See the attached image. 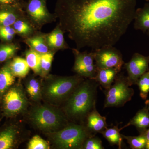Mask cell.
I'll return each instance as SVG.
<instances>
[{"label":"cell","mask_w":149,"mask_h":149,"mask_svg":"<svg viewBox=\"0 0 149 149\" xmlns=\"http://www.w3.org/2000/svg\"><path fill=\"white\" fill-rule=\"evenodd\" d=\"M47 134L57 148L62 149H82L85 140L92 135L86 126L73 123Z\"/></svg>","instance_id":"5b68a950"},{"label":"cell","mask_w":149,"mask_h":149,"mask_svg":"<svg viewBox=\"0 0 149 149\" xmlns=\"http://www.w3.org/2000/svg\"><path fill=\"white\" fill-rule=\"evenodd\" d=\"M26 92L30 98L35 102L40 101L42 98L43 85L38 78L29 77L25 83Z\"/></svg>","instance_id":"603a6c76"},{"label":"cell","mask_w":149,"mask_h":149,"mask_svg":"<svg viewBox=\"0 0 149 149\" xmlns=\"http://www.w3.org/2000/svg\"><path fill=\"white\" fill-rule=\"evenodd\" d=\"M72 50L75 58L73 68L74 72L81 77L93 79L95 77L97 70L93 52H81L76 48Z\"/></svg>","instance_id":"30bf717a"},{"label":"cell","mask_w":149,"mask_h":149,"mask_svg":"<svg viewBox=\"0 0 149 149\" xmlns=\"http://www.w3.org/2000/svg\"><path fill=\"white\" fill-rule=\"evenodd\" d=\"M25 60L30 69L35 74L40 75L41 54L29 49L25 52Z\"/></svg>","instance_id":"484cf974"},{"label":"cell","mask_w":149,"mask_h":149,"mask_svg":"<svg viewBox=\"0 0 149 149\" xmlns=\"http://www.w3.org/2000/svg\"><path fill=\"white\" fill-rule=\"evenodd\" d=\"M145 135H146V149H149V127L145 131Z\"/></svg>","instance_id":"836d02e7"},{"label":"cell","mask_w":149,"mask_h":149,"mask_svg":"<svg viewBox=\"0 0 149 149\" xmlns=\"http://www.w3.org/2000/svg\"><path fill=\"white\" fill-rule=\"evenodd\" d=\"M16 35L12 26H0V40L5 42H12Z\"/></svg>","instance_id":"f546056e"},{"label":"cell","mask_w":149,"mask_h":149,"mask_svg":"<svg viewBox=\"0 0 149 149\" xmlns=\"http://www.w3.org/2000/svg\"><path fill=\"white\" fill-rule=\"evenodd\" d=\"M146 33H147V35H148V36L149 37V31H148V32H146Z\"/></svg>","instance_id":"d590c367"},{"label":"cell","mask_w":149,"mask_h":149,"mask_svg":"<svg viewBox=\"0 0 149 149\" xmlns=\"http://www.w3.org/2000/svg\"><path fill=\"white\" fill-rule=\"evenodd\" d=\"M114 83L107 90L104 107H122L130 101L134 94L127 77L118 74Z\"/></svg>","instance_id":"52a82bcc"},{"label":"cell","mask_w":149,"mask_h":149,"mask_svg":"<svg viewBox=\"0 0 149 149\" xmlns=\"http://www.w3.org/2000/svg\"><path fill=\"white\" fill-rule=\"evenodd\" d=\"M149 56L139 53L133 55L130 61L124 64V68L128 73L127 76L130 86L136 85L137 80L142 74L149 70Z\"/></svg>","instance_id":"8fae6325"},{"label":"cell","mask_w":149,"mask_h":149,"mask_svg":"<svg viewBox=\"0 0 149 149\" xmlns=\"http://www.w3.org/2000/svg\"><path fill=\"white\" fill-rule=\"evenodd\" d=\"M28 102L21 85L15 83L5 93L0 100L1 118H13L27 109Z\"/></svg>","instance_id":"8992f818"},{"label":"cell","mask_w":149,"mask_h":149,"mask_svg":"<svg viewBox=\"0 0 149 149\" xmlns=\"http://www.w3.org/2000/svg\"><path fill=\"white\" fill-rule=\"evenodd\" d=\"M47 0H24L23 9L25 16L35 29L40 30L44 25L55 21L54 14L50 13Z\"/></svg>","instance_id":"ba28073f"},{"label":"cell","mask_w":149,"mask_h":149,"mask_svg":"<svg viewBox=\"0 0 149 149\" xmlns=\"http://www.w3.org/2000/svg\"><path fill=\"white\" fill-rule=\"evenodd\" d=\"M145 132L140 133V135L137 136H128L123 135L122 136L123 139L127 141L131 149H146L147 142Z\"/></svg>","instance_id":"83f0119b"},{"label":"cell","mask_w":149,"mask_h":149,"mask_svg":"<svg viewBox=\"0 0 149 149\" xmlns=\"http://www.w3.org/2000/svg\"><path fill=\"white\" fill-rule=\"evenodd\" d=\"M55 52L50 51L47 53L41 54L40 76L45 77L49 73Z\"/></svg>","instance_id":"4316f807"},{"label":"cell","mask_w":149,"mask_h":149,"mask_svg":"<svg viewBox=\"0 0 149 149\" xmlns=\"http://www.w3.org/2000/svg\"><path fill=\"white\" fill-rule=\"evenodd\" d=\"M9 67L13 75L19 78L26 77L30 69L25 59L20 57H14L10 60Z\"/></svg>","instance_id":"7402d4cb"},{"label":"cell","mask_w":149,"mask_h":149,"mask_svg":"<svg viewBox=\"0 0 149 149\" xmlns=\"http://www.w3.org/2000/svg\"><path fill=\"white\" fill-rule=\"evenodd\" d=\"M134 28L144 33L149 31V3L136 9L134 15Z\"/></svg>","instance_id":"d6986e66"},{"label":"cell","mask_w":149,"mask_h":149,"mask_svg":"<svg viewBox=\"0 0 149 149\" xmlns=\"http://www.w3.org/2000/svg\"><path fill=\"white\" fill-rule=\"evenodd\" d=\"M107 126L106 118L101 115L95 107L87 115V128L92 133H101Z\"/></svg>","instance_id":"9a60e30c"},{"label":"cell","mask_w":149,"mask_h":149,"mask_svg":"<svg viewBox=\"0 0 149 149\" xmlns=\"http://www.w3.org/2000/svg\"><path fill=\"white\" fill-rule=\"evenodd\" d=\"M24 42L30 49L40 54L47 53L51 51L46 43L45 35L43 34L36 33L33 36L25 39Z\"/></svg>","instance_id":"ffe728a7"},{"label":"cell","mask_w":149,"mask_h":149,"mask_svg":"<svg viewBox=\"0 0 149 149\" xmlns=\"http://www.w3.org/2000/svg\"><path fill=\"white\" fill-rule=\"evenodd\" d=\"M20 135V129L17 123L13 122L6 123L0 128V149L16 148Z\"/></svg>","instance_id":"7c38bea8"},{"label":"cell","mask_w":149,"mask_h":149,"mask_svg":"<svg viewBox=\"0 0 149 149\" xmlns=\"http://www.w3.org/2000/svg\"><path fill=\"white\" fill-rule=\"evenodd\" d=\"M29 120L39 130L47 133H53L67 125L64 115L59 110L49 105H40L32 109Z\"/></svg>","instance_id":"277c9868"},{"label":"cell","mask_w":149,"mask_h":149,"mask_svg":"<svg viewBox=\"0 0 149 149\" xmlns=\"http://www.w3.org/2000/svg\"><path fill=\"white\" fill-rule=\"evenodd\" d=\"M89 79L80 83L67 99L64 111L67 116L71 119H79L87 117L96 107L97 84Z\"/></svg>","instance_id":"7a4b0ae2"},{"label":"cell","mask_w":149,"mask_h":149,"mask_svg":"<svg viewBox=\"0 0 149 149\" xmlns=\"http://www.w3.org/2000/svg\"><path fill=\"white\" fill-rule=\"evenodd\" d=\"M25 16L22 7L12 6H0V26H12L17 19Z\"/></svg>","instance_id":"4fadbf2b"},{"label":"cell","mask_w":149,"mask_h":149,"mask_svg":"<svg viewBox=\"0 0 149 149\" xmlns=\"http://www.w3.org/2000/svg\"><path fill=\"white\" fill-rule=\"evenodd\" d=\"M80 75L51 77L43 86L42 98L52 103H58L67 100L80 83Z\"/></svg>","instance_id":"3957f363"},{"label":"cell","mask_w":149,"mask_h":149,"mask_svg":"<svg viewBox=\"0 0 149 149\" xmlns=\"http://www.w3.org/2000/svg\"><path fill=\"white\" fill-rule=\"evenodd\" d=\"M64 33L57 25L52 31L45 35L46 43L51 51L56 52L69 48L65 40Z\"/></svg>","instance_id":"5bb4252c"},{"label":"cell","mask_w":149,"mask_h":149,"mask_svg":"<svg viewBox=\"0 0 149 149\" xmlns=\"http://www.w3.org/2000/svg\"><path fill=\"white\" fill-rule=\"evenodd\" d=\"M102 141L98 137L91 135L86 139L83 146L84 149H104Z\"/></svg>","instance_id":"1f68e13d"},{"label":"cell","mask_w":149,"mask_h":149,"mask_svg":"<svg viewBox=\"0 0 149 149\" xmlns=\"http://www.w3.org/2000/svg\"><path fill=\"white\" fill-rule=\"evenodd\" d=\"M13 27L16 35L24 39L33 36L36 33L37 29L31 24L26 16L17 19L13 24Z\"/></svg>","instance_id":"44dd1931"},{"label":"cell","mask_w":149,"mask_h":149,"mask_svg":"<svg viewBox=\"0 0 149 149\" xmlns=\"http://www.w3.org/2000/svg\"><path fill=\"white\" fill-rule=\"evenodd\" d=\"M9 61L0 68V100L5 93L15 83L16 77L11 71Z\"/></svg>","instance_id":"ac0fdd59"},{"label":"cell","mask_w":149,"mask_h":149,"mask_svg":"<svg viewBox=\"0 0 149 149\" xmlns=\"http://www.w3.org/2000/svg\"><path fill=\"white\" fill-rule=\"evenodd\" d=\"M146 1H148V2H149V0H146Z\"/></svg>","instance_id":"8d00e7d4"},{"label":"cell","mask_w":149,"mask_h":149,"mask_svg":"<svg viewBox=\"0 0 149 149\" xmlns=\"http://www.w3.org/2000/svg\"><path fill=\"white\" fill-rule=\"evenodd\" d=\"M134 125L139 133L145 132L149 127V111L147 105L140 110L129 121L121 128V130L130 125Z\"/></svg>","instance_id":"e0dca14e"},{"label":"cell","mask_w":149,"mask_h":149,"mask_svg":"<svg viewBox=\"0 0 149 149\" xmlns=\"http://www.w3.org/2000/svg\"><path fill=\"white\" fill-rule=\"evenodd\" d=\"M137 0H57L58 25L76 49L113 46L134 20Z\"/></svg>","instance_id":"6da1fadb"},{"label":"cell","mask_w":149,"mask_h":149,"mask_svg":"<svg viewBox=\"0 0 149 149\" xmlns=\"http://www.w3.org/2000/svg\"><path fill=\"white\" fill-rule=\"evenodd\" d=\"M146 105H147L148 109L149 111V100H148L146 101Z\"/></svg>","instance_id":"e575fe53"},{"label":"cell","mask_w":149,"mask_h":149,"mask_svg":"<svg viewBox=\"0 0 149 149\" xmlns=\"http://www.w3.org/2000/svg\"><path fill=\"white\" fill-rule=\"evenodd\" d=\"M97 68H114L120 72L124 64L120 51L113 46L93 50Z\"/></svg>","instance_id":"9c48e42d"},{"label":"cell","mask_w":149,"mask_h":149,"mask_svg":"<svg viewBox=\"0 0 149 149\" xmlns=\"http://www.w3.org/2000/svg\"><path fill=\"white\" fill-rule=\"evenodd\" d=\"M136 85L139 87L141 98L146 100L149 93V70L139 77Z\"/></svg>","instance_id":"f1b7e54d"},{"label":"cell","mask_w":149,"mask_h":149,"mask_svg":"<svg viewBox=\"0 0 149 149\" xmlns=\"http://www.w3.org/2000/svg\"><path fill=\"white\" fill-rule=\"evenodd\" d=\"M24 0H0V6H20L23 7Z\"/></svg>","instance_id":"d6a6232c"},{"label":"cell","mask_w":149,"mask_h":149,"mask_svg":"<svg viewBox=\"0 0 149 149\" xmlns=\"http://www.w3.org/2000/svg\"><path fill=\"white\" fill-rule=\"evenodd\" d=\"M19 49L16 43L5 42L0 44V63H5L14 57Z\"/></svg>","instance_id":"cb8c5ba5"},{"label":"cell","mask_w":149,"mask_h":149,"mask_svg":"<svg viewBox=\"0 0 149 149\" xmlns=\"http://www.w3.org/2000/svg\"><path fill=\"white\" fill-rule=\"evenodd\" d=\"M121 128H118V125L112 128H105L101 134L109 143L112 145H116L118 148L121 149L122 147L123 138L120 132Z\"/></svg>","instance_id":"d4e9b609"},{"label":"cell","mask_w":149,"mask_h":149,"mask_svg":"<svg viewBox=\"0 0 149 149\" xmlns=\"http://www.w3.org/2000/svg\"><path fill=\"white\" fill-rule=\"evenodd\" d=\"M119 72L114 68H97L95 77L93 78L104 89H109Z\"/></svg>","instance_id":"2e32d148"},{"label":"cell","mask_w":149,"mask_h":149,"mask_svg":"<svg viewBox=\"0 0 149 149\" xmlns=\"http://www.w3.org/2000/svg\"><path fill=\"white\" fill-rule=\"evenodd\" d=\"M49 148L50 146L49 143L38 135L33 136L27 145V149H28Z\"/></svg>","instance_id":"4dcf8cb0"}]
</instances>
